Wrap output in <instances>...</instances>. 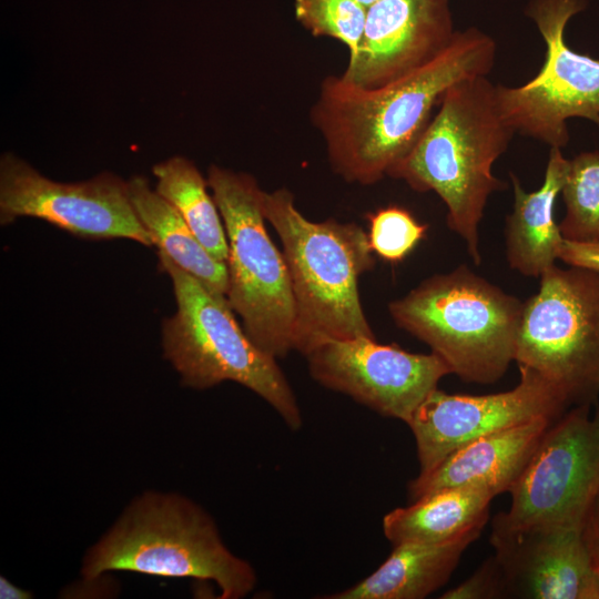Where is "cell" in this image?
I'll list each match as a JSON object with an SVG mask.
<instances>
[{
    "label": "cell",
    "mask_w": 599,
    "mask_h": 599,
    "mask_svg": "<svg viewBox=\"0 0 599 599\" xmlns=\"http://www.w3.org/2000/svg\"><path fill=\"white\" fill-rule=\"evenodd\" d=\"M496 53L490 35L469 28L456 31L432 60L385 84L362 88L326 78L312 113L335 172L361 184L388 175L416 144L446 91L487 75Z\"/></svg>",
    "instance_id": "6da1fadb"
},
{
    "label": "cell",
    "mask_w": 599,
    "mask_h": 599,
    "mask_svg": "<svg viewBox=\"0 0 599 599\" xmlns=\"http://www.w3.org/2000/svg\"><path fill=\"white\" fill-rule=\"evenodd\" d=\"M516 133L502 119L496 84L487 75L457 82L409 151L388 173L418 192L434 191L447 207V225L481 263L479 225L490 195L508 187L493 174Z\"/></svg>",
    "instance_id": "7a4b0ae2"
},
{
    "label": "cell",
    "mask_w": 599,
    "mask_h": 599,
    "mask_svg": "<svg viewBox=\"0 0 599 599\" xmlns=\"http://www.w3.org/2000/svg\"><path fill=\"white\" fill-rule=\"evenodd\" d=\"M262 209L283 245L296 326L294 351L306 356L331 339L375 338L358 293L375 265L368 234L355 223L313 222L286 189L262 191Z\"/></svg>",
    "instance_id": "3957f363"
},
{
    "label": "cell",
    "mask_w": 599,
    "mask_h": 599,
    "mask_svg": "<svg viewBox=\"0 0 599 599\" xmlns=\"http://www.w3.org/2000/svg\"><path fill=\"white\" fill-rule=\"evenodd\" d=\"M108 571L213 581L222 599L246 597L256 586L253 566L224 544L213 518L174 493L145 491L87 551L81 573Z\"/></svg>",
    "instance_id": "277c9868"
},
{
    "label": "cell",
    "mask_w": 599,
    "mask_h": 599,
    "mask_svg": "<svg viewBox=\"0 0 599 599\" xmlns=\"http://www.w3.org/2000/svg\"><path fill=\"white\" fill-rule=\"evenodd\" d=\"M524 302L461 264L388 304L397 327L429 346L463 382L494 384L515 362Z\"/></svg>",
    "instance_id": "5b68a950"
},
{
    "label": "cell",
    "mask_w": 599,
    "mask_h": 599,
    "mask_svg": "<svg viewBox=\"0 0 599 599\" xmlns=\"http://www.w3.org/2000/svg\"><path fill=\"white\" fill-rule=\"evenodd\" d=\"M172 282L176 312L162 324L164 357L183 386L204 390L234 382L264 399L292 430L303 417L297 398L275 357L258 348L235 319L226 296L206 287L158 251Z\"/></svg>",
    "instance_id": "8992f818"
},
{
    "label": "cell",
    "mask_w": 599,
    "mask_h": 599,
    "mask_svg": "<svg viewBox=\"0 0 599 599\" xmlns=\"http://www.w3.org/2000/svg\"><path fill=\"white\" fill-rule=\"evenodd\" d=\"M206 181L229 243L226 300L258 348L285 357L294 351L295 302L284 255L265 227L263 190L250 174L217 165Z\"/></svg>",
    "instance_id": "52a82bcc"
},
{
    "label": "cell",
    "mask_w": 599,
    "mask_h": 599,
    "mask_svg": "<svg viewBox=\"0 0 599 599\" xmlns=\"http://www.w3.org/2000/svg\"><path fill=\"white\" fill-rule=\"evenodd\" d=\"M524 302L515 362L575 406L599 400V272L552 265Z\"/></svg>",
    "instance_id": "ba28073f"
},
{
    "label": "cell",
    "mask_w": 599,
    "mask_h": 599,
    "mask_svg": "<svg viewBox=\"0 0 599 599\" xmlns=\"http://www.w3.org/2000/svg\"><path fill=\"white\" fill-rule=\"evenodd\" d=\"M587 0H531L527 14L546 44L539 72L519 87L496 84V101L515 133L550 148L570 139L567 121L590 120L599 125V60L573 51L565 41L568 21Z\"/></svg>",
    "instance_id": "9c48e42d"
},
{
    "label": "cell",
    "mask_w": 599,
    "mask_h": 599,
    "mask_svg": "<svg viewBox=\"0 0 599 599\" xmlns=\"http://www.w3.org/2000/svg\"><path fill=\"white\" fill-rule=\"evenodd\" d=\"M575 406L554 420L508 491L512 526H582L599 493V402Z\"/></svg>",
    "instance_id": "30bf717a"
},
{
    "label": "cell",
    "mask_w": 599,
    "mask_h": 599,
    "mask_svg": "<svg viewBox=\"0 0 599 599\" xmlns=\"http://www.w3.org/2000/svg\"><path fill=\"white\" fill-rule=\"evenodd\" d=\"M19 217L40 219L82 238L154 245L131 203L128 181L111 172L80 182L53 181L7 152L0 158V224Z\"/></svg>",
    "instance_id": "8fae6325"
},
{
    "label": "cell",
    "mask_w": 599,
    "mask_h": 599,
    "mask_svg": "<svg viewBox=\"0 0 599 599\" xmlns=\"http://www.w3.org/2000/svg\"><path fill=\"white\" fill-rule=\"evenodd\" d=\"M305 357L311 376L322 386L406 424L439 380L451 374L434 353H410L366 336L327 341Z\"/></svg>",
    "instance_id": "7c38bea8"
},
{
    "label": "cell",
    "mask_w": 599,
    "mask_h": 599,
    "mask_svg": "<svg viewBox=\"0 0 599 599\" xmlns=\"http://www.w3.org/2000/svg\"><path fill=\"white\" fill-rule=\"evenodd\" d=\"M518 368L519 383L506 392L474 396L436 388L425 398L407 424L415 438L419 473L432 470L479 437L538 417L556 420L570 409L547 379L529 368Z\"/></svg>",
    "instance_id": "4fadbf2b"
},
{
    "label": "cell",
    "mask_w": 599,
    "mask_h": 599,
    "mask_svg": "<svg viewBox=\"0 0 599 599\" xmlns=\"http://www.w3.org/2000/svg\"><path fill=\"white\" fill-rule=\"evenodd\" d=\"M489 541L502 572L505 598L599 599V575L582 526H512L497 514Z\"/></svg>",
    "instance_id": "5bb4252c"
},
{
    "label": "cell",
    "mask_w": 599,
    "mask_h": 599,
    "mask_svg": "<svg viewBox=\"0 0 599 599\" xmlns=\"http://www.w3.org/2000/svg\"><path fill=\"white\" fill-rule=\"evenodd\" d=\"M455 32L448 0H378L341 78L362 88L385 84L432 60Z\"/></svg>",
    "instance_id": "9a60e30c"
},
{
    "label": "cell",
    "mask_w": 599,
    "mask_h": 599,
    "mask_svg": "<svg viewBox=\"0 0 599 599\" xmlns=\"http://www.w3.org/2000/svg\"><path fill=\"white\" fill-rule=\"evenodd\" d=\"M552 422L538 417L463 445L408 483L409 500L447 488H475L494 497L509 491Z\"/></svg>",
    "instance_id": "2e32d148"
},
{
    "label": "cell",
    "mask_w": 599,
    "mask_h": 599,
    "mask_svg": "<svg viewBox=\"0 0 599 599\" xmlns=\"http://www.w3.org/2000/svg\"><path fill=\"white\" fill-rule=\"evenodd\" d=\"M569 159L561 149L550 148L542 185L527 192L512 172V211L505 221L506 258L509 266L528 277H540L556 264L564 241L554 216L555 202L561 192Z\"/></svg>",
    "instance_id": "e0dca14e"
},
{
    "label": "cell",
    "mask_w": 599,
    "mask_h": 599,
    "mask_svg": "<svg viewBox=\"0 0 599 599\" xmlns=\"http://www.w3.org/2000/svg\"><path fill=\"white\" fill-rule=\"evenodd\" d=\"M483 529L441 544L403 542L369 576L324 599H423L443 587Z\"/></svg>",
    "instance_id": "ac0fdd59"
},
{
    "label": "cell",
    "mask_w": 599,
    "mask_h": 599,
    "mask_svg": "<svg viewBox=\"0 0 599 599\" xmlns=\"http://www.w3.org/2000/svg\"><path fill=\"white\" fill-rule=\"evenodd\" d=\"M493 498L489 493L475 488L441 489L386 514L383 531L393 546L447 542L474 529H483Z\"/></svg>",
    "instance_id": "d6986e66"
},
{
    "label": "cell",
    "mask_w": 599,
    "mask_h": 599,
    "mask_svg": "<svg viewBox=\"0 0 599 599\" xmlns=\"http://www.w3.org/2000/svg\"><path fill=\"white\" fill-rule=\"evenodd\" d=\"M128 192L139 220L149 231L158 251L213 292L226 296V263L215 258L201 244L177 210L142 175L128 180Z\"/></svg>",
    "instance_id": "ffe728a7"
},
{
    "label": "cell",
    "mask_w": 599,
    "mask_h": 599,
    "mask_svg": "<svg viewBox=\"0 0 599 599\" xmlns=\"http://www.w3.org/2000/svg\"><path fill=\"white\" fill-rule=\"evenodd\" d=\"M155 190L182 215L201 244L226 263L229 243L222 216L210 195L207 181L189 159L175 155L152 167Z\"/></svg>",
    "instance_id": "44dd1931"
},
{
    "label": "cell",
    "mask_w": 599,
    "mask_h": 599,
    "mask_svg": "<svg viewBox=\"0 0 599 599\" xmlns=\"http://www.w3.org/2000/svg\"><path fill=\"white\" fill-rule=\"evenodd\" d=\"M565 215L559 223L562 237L571 242L599 243V151L569 159L561 189Z\"/></svg>",
    "instance_id": "7402d4cb"
},
{
    "label": "cell",
    "mask_w": 599,
    "mask_h": 599,
    "mask_svg": "<svg viewBox=\"0 0 599 599\" xmlns=\"http://www.w3.org/2000/svg\"><path fill=\"white\" fill-rule=\"evenodd\" d=\"M301 23L314 35H327L345 43L355 55L366 21L367 9L355 0H295Z\"/></svg>",
    "instance_id": "603a6c76"
},
{
    "label": "cell",
    "mask_w": 599,
    "mask_h": 599,
    "mask_svg": "<svg viewBox=\"0 0 599 599\" xmlns=\"http://www.w3.org/2000/svg\"><path fill=\"white\" fill-rule=\"evenodd\" d=\"M368 219L373 252L392 263L403 261L426 236L427 225L399 206L380 209Z\"/></svg>",
    "instance_id": "cb8c5ba5"
},
{
    "label": "cell",
    "mask_w": 599,
    "mask_h": 599,
    "mask_svg": "<svg viewBox=\"0 0 599 599\" xmlns=\"http://www.w3.org/2000/svg\"><path fill=\"white\" fill-rule=\"evenodd\" d=\"M505 597L502 572L495 556L486 559L465 581L440 596L443 599H498Z\"/></svg>",
    "instance_id": "d4e9b609"
},
{
    "label": "cell",
    "mask_w": 599,
    "mask_h": 599,
    "mask_svg": "<svg viewBox=\"0 0 599 599\" xmlns=\"http://www.w3.org/2000/svg\"><path fill=\"white\" fill-rule=\"evenodd\" d=\"M558 260L568 266L599 272V243H580L564 238L558 251Z\"/></svg>",
    "instance_id": "484cf974"
},
{
    "label": "cell",
    "mask_w": 599,
    "mask_h": 599,
    "mask_svg": "<svg viewBox=\"0 0 599 599\" xmlns=\"http://www.w3.org/2000/svg\"><path fill=\"white\" fill-rule=\"evenodd\" d=\"M582 537L591 564L599 575V493L591 504L582 525Z\"/></svg>",
    "instance_id": "4316f807"
},
{
    "label": "cell",
    "mask_w": 599,
    "mask_h": 599,
    "mask_svg": "<svg viewBox=\"0 0 599 599\" xmlns=\"http://www.w3.org/2000/svg\"><path fill=\"white\" fill-rule=\"evenodd\" d=\"M31 592L19 588L10 582L6 577L0 578V598L2 599H28Z\"/></svg>",
    "instance_id": "83f0119b"
},
{
    "label": "cell",
    "mask_w": 599,
    "mask_h": 599,
    "mask_svg": "<svg viewBox=\"0 0 599 599\" xmlns=\"http://www.w3.org/2000/svg\"><path fill=\"white\" fill-rule=\"evenodd\" d=\"M357 3L363 6L364 8L368 9L372 4H374L378 0H355Z\"/></svg>",
    "instance_id": "f1b7e54d"
}]
</instances>
